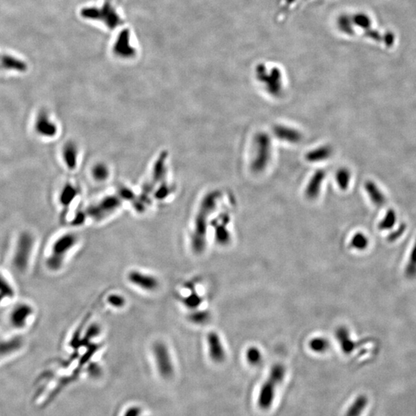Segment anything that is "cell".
Segmentation results:
<instances>
[{
  "label": "cell",
  "mask_w": 416,
  "mask_h": 416,
  "mask_svg": "<svg viewBox=\"0 0 416 416\" xmlns=\"http://www.w3.org/2000/svg\"><path fill=\"white\" fill-rule=\"evenodd\" d=\"M335 338L343 353L351 355L358 347V343L354 341L351 337L349 329L346 327L341 326L335 331Z\"/></svg>",
  "instance_id": "obj_10"
},
{
  "label": "cell",
  "mask_w": 416,
  "mask_h": 416,
  "mask_svg": "<svg viewBox=\"0 0 416 416\" xmlns=\"http://www.w3.org/2000/svg\"><path fill=\"white\" fill-rule=\"evenodd\" d=\"M153 357L156 368L160 377L170 379L175 375V365L170 349L166 343L157 341L152 347Z\"/></svg>",
  "instance_id": "obj_3"
},
{
  "label": "cell",
  "mask_w": 416,
  "mask_h": 416,
  "mask_svg": "<svg viewBox=\"0 0 416 416\" xmlns=\"http://www.w3.org/2000/svg\"><path fill=\"white\" fill-rule=\"evenodd\" d=\"M397 221L396 211L393 209H389L384 216L383 218L379 222L378 228L380 231H389L394 228Z\"/></svg>",
  "instance_id": "obj_18"
},
{
  "label": "cell",
  "mask_w": 416,
  "mask_h": 416,
  "mask_svg": "<svg viewBox=\"0 0 416 416\" xmlns=\"http://www.w3.org/2000/svg\"><path fill=\"white\" fill-rule=\"evenodd\" d=\"M207 342L211 360L216 363L223 362L226 358V352L218 334L215 331L210 332L207 335Z\"/></svg>",
  "instance_id": "obj_8"
},
{
  "label": "cell",
  "mask_w": 416,
  "mask_h": 416,
  "mask_svg": "<svg viewBox=\"0 0 416 416\" xmlns=\"http://www.w3.org/2000/svg\"><path fill=\"white\" fill-rule=\"evenodd\" d=\"M183 303L189 309L194 310L197 309L200 306V305H201L202 299L196 293H191L185 299H184Z\"/></svg>",
  "instance_id": "obj_25"
},
{
  "label": "cell",
  "mask_w": 416,
  "mask_h": 416,
  "mask_svg": "<svg viewBox=\"0 0 416 416\" xmlns=\"http://www.w3.org/2000/svg\"><path fill=\"white\" fill-rule=\"evenodd\" d=\"M384 42L388 46H393L394 43L395 37L393 33H388L383 37Z\"/></svg>",
  "instance_id": "obj_33"
},
{
  "label": "cell",
  "mask_w": 416,
  "mask_h": 416,
  "mask_svg": "<svg viewBox=\"0 0 416 416\" xmlns=\"http://www.w3.org/2000/svg\"><path fill=\"white\" fill-rule=\"evenodd\" d=\"M208 314L203 311L193 313L190 315V320L195 324H204L208 320Z\"/></svg>",
  "instance_id": "obj_30"
},
{
  "label": "cell",
  "mask_w": 416,
  "mask_h": 416,
  "mask_svg": "<svg viewBox=\"0 0 416 416\" xmlns=\"http://www.w3.org/2000/svg\"><path fill=\"white\" fill-rule=\"evenodd\" d=\"M369 399L364 395H360L354 399L346 412V416H361L367 408Z\"/></svg>",
  "instance_id": "obj_14"
},
{
  "label": "cell",
  "mask_w": 416,
  "mask_h": 416,
  "mask_svg": "<svg viewBox=\"0 0 416 416\" xmlns=\"http://www.w3.org/2000/svg\"><path fill=\"white\" fill-rule=\"evenodd\" d=\"M352 22L357 27L360 28L364 29V30H369L372 25V19L365 13H357L356 15L352 18Z\"/></svg>",
  "instance_id": "obj_23"
},
{
  "label": "cell",
  "mask_w": 416,
  "mask_h": 416,
  "mask_svg": "<svg viewBox=\"0 0 416 416\" xmlns=\"http://www.w3.org/2000/svg\"><path fill=\"white\" fill-rule=\"evenodd\" d=\"M352 23H353L352 19L347 16H341L339 21H338V26H339L341 31L349 35L353 34L354 33Z\"/></svg>",
  "instance_id": "obj_28"
},
{
  "label": "cell",
  "mask_w": 416,
  "mask_h": 416,
  "mask_svg": "<svg viewBox=\"0 0 416 416\" xmlns=\"http://www.w3.org/2000/svg\"><path fill=\"white\" fill-rule=\"evenodd\" d=\"M141 410L137 406L131 407L126 410L123 416H140Z\"/></svg>",
  "instance_id": "obj_32"
},
{
  "label": "cell",
  "mask_w": 416,
  "mask_h": 416,
  "mask_svg": "<svg viewBox=\"0 0 416 416\" xmlns=\"http://www.w3.org/2000/svg\"><path fill=\"white\" fill-rule=\"evenodd\" d=\"M33 244L34 240L31 234L23 232L20 234L16 243L13 260V265L19 272H25L28 267L33 253Z\"/></svg>",
  "instance_id": "obj_4"
},
{
  "label": "cell",
  "mask_w": 416,
  "mask_h": 416,
  "mask_svg": "<svg viewBox=\"0 0 416 416\" xmlns=\"http://www.w3.org/2000/svg\"><path fill=\"white\" fill-rule=\"evenodd\" d=\"M405 231H406V225H405V224H401V225L398 227L397 229L395 230L393 232H391V234L388 236V237H387L388 241L391 242V243L396 241L398 239L400 238V237L403 235Z\"/></svg>",
  "instance_id": "obj_29"
},
{
  "label": "cell",
  "mask_w": 416,
  "mask_h": 416,
  "mask_svg": "<svg viewBox=\"0 0 416 416\" xmlns=\"http://www.w3.org/2000/svg\"><path fill=\"white\" fill-rule=\"evenodd\" d=\"M63 157L68 168L70 170L76 168L78 152L75 143L69 142L65 145L63 149Z\"/></svg>",
  "instance_id": "obj_15"
},
{
  "label": "cell",
  "mask_w": 416,
  "mask_h": 416,
  "mask_svg": "<svg viewBox=\"0 0 416 416\" xmlns=\"http://www.w3.org/2000/svg\"><path fill=\"white\" fill-rule=\"evenodd\" d=\"M0 70L23 72L27 70V65L20 59L8 54H0Z\"/></svg>",
  "instance_id": "obj_11"
},
{
  "label": "cell",
  "mask_w": 416,
  "mask_h": 416,
  "mask_svg": "<svg viewBox=\"0 0 416 416\" xmlns=\"http://www.w3.org/2000/svg\"><path fill=\"white\" fill-rule=\"evenodd\" d=\"M246 358L249 364L258 365L262 361V354L258 348L251 347L247 351Z\"/></svg>",
  "instance_id": "obj_22"
},
{
  "label": "cell",
  "mask_w": 416,
  "mask_h": 416,
  "mask_svg": "<svg viewBox=\"0 0 416 416\" xmlns=\"http://www.w3.org/2000/svg\"><path fill=\"white\" fill-rule=\"evenodd\" d=\"M78 241L77 236L74 233H66L59 237L53 243L51 255L46 259V266L53 272L62 268L65 258Z\"/></svg>",
  "instance_id": "obj_1"
},
{
  "label": "cell",
  "mask_w": 416,
  "mask_h": 416,
  "mask_svg": "<svg viewBox=\"0 0 416 416\" xmlns=\"http://www.w3.org/2000/svg\"><path fill=\"white\" fill-rule=\"evenodd\" d=\"M128 280L132 285L148 292L156 291L160 286L157 277L139 270L131 271L128 274Z\"/></svg>",
  "instance_id": "obj_5"
},
{
  "label": "cell",
  "mask_w": 416,
  "mask_h": 416,
  "mask_svg": "<svg viewBox=\"0 0 416 416\" xmlns=\"http://www.w3.org/2000/svg\"><path fill=\"white\" fill-rule=\"evenodd\" d=\"M369 239L364 233L357 232L352 236L350 241V247L352 249L363 252L369 248Z\"/></svg>",
  "instance_id": "obj_17"
},
{
  "label": "cell",
  "mask_w": 416,
  "mask_h": 416,
  "mask_svg": "<svg viewBox=\"0 0 416 416\" xmlns=\"http://www.w3.org/2000/svg\"><path fill=\"white\" fill-rule=\"evenodd\" d=\"M76 195H77V190L72 187V184H66L63 187L61 194H60V203L63 206H68L74 201Z\"/></svg>",
  "instance_id": "obj_21"
},
{
  "label": "cell",
  "mask_w": 416,
  "mask_h": 416,
  "mask_svg": "<svg viewBox=\"0 0 416 416\" xmlns=\"http://www.w3.org/2000/svg\"><path fill=\"white\" fill-rule=\"evenodd\" d=\"M366 36L373 39V40L378 41V42H379V41H382V39H383V37L381 36L380 33H378L376 30H370V29L366 30Z\"/></svg>",
  "instance_id": "obj_31"
},
{
  "label": "cell",
  "mask_w": 416,
  "mask_h": 416,
  "mask_svg": "<svg viewBox=\"0 0 416 416\" xmlns=\"http://www.w3.org/2000/svg\"><path fill=\"white\" fill-rule=\"evenodd\" d=\"M107 302L113 308H121L126 305V299L122 295L113 293L107 296Z\"/></svg>",
  "instance_id": "obj_24"
},
{
  "label": "cell",
  "mask_w": 416,
  "mask_h": 416,
  "mask_svg": "<svg viewBox=\"0 0 416 416\" xmlns=\"http://www.w3.org/2000/svg\"><path fill=\"white\" fill-rule=\"evenodd\" d=\"M364 189L374 205L379 207L385 205L386 203V198L376 183L372 181H368L364 184Z\"/></svg>",
  "instance_id": "obj_13"
},
{
  "label": "cell",
  "mask_w": 416,
  "mask_h": 416,
  "mask_svg": "<svg viewBox=\"0 0 416 416\" xmlns=\"http://www.w3.org/2000/svg\"><path fill=\"white\" fill-rule=\"evenodd\" d=\"M14 296V290L7 280L0 275V302L6 299H10Z\"/></svg>",
  "instance_id": "obj_20"
},
{
  "label": "cell",
  "mask_w": 416,
  "mask_h": 416,
  "mask_svg": "<svg viewBox=\"0 0 416 416\" xmlns=\"http://www.w3.org/2000/svg\"><path fill=\"white\" fill-rule=\"evenodd\" d=\"M405 275L409 280L416 278V237L405 266Z\"/></svg>",
  "instance_id": "obj_16"
},
{
  "label": "cell",
  "mask_w": 416,
  "mask_h": 416,
  "mask_svg": "<svg viewBox=\"0 0 416 416\" xmlns=\"http://www.w3.org/2000/svg\"><path fill=\"white\" fill-rule=\"evenodd\" d=\"M33 313V307L28 304L23 303L16 305L10 313V323L14 328H23L27 325V321Z\"/></svg>",
  "instance_id": "obj_9"
},
{
  "label": "cell",
  "mask_w": 416,
  "mask_h": 416,
  "mask_svg": "<svg viewBox=\"0 0 416 416\" xmlns=\"http://www.w3.org/2000/svg\"><path fill=\"white\" fill-rule=\"evenodd\" d=\"M93 175L95 180L102 181L107 179L109 175V170L106 165L103 163L96 164L93 169Z\"/></svg>",
  "instance_id": "obj_26"
},
{
  "label": "cell",
  "mask_w": 416,
  "mask_h": 416,
  "mask_svg": "<svg viewBox=\"0 0 416 416\" xmlns=\"http://www.w3.org/2000/svg\"><path fill=\"white\" fill-rule=\"evenodd\" d=\"M284 376L285 369L282 364H277L272 368L268 378L260 389L258 399L260 408L267 410L271 408L275 399L276 387L282 382Z\"/></svg>",
  "instance_id": "obj_2"
},
{
  "label": "cell",
  "mask_w": 416,
  "mask_h": 416,
  "mask_svg": "<svg viewBox=\"0 0 416 416\" xmlns=\"http://www.w3.org/2000/svg\"><path fill=\"white\" fill-rule=\"evenodd\" d=\"M35 130L38 134L44 137H54L57 133V125L51 120L47 112L44 110L38 113L35 122Z\"/></svg>",
  "instance_id": "obj_7"
},
{
  "label": "cell",
  "mask_w": 416,
  "mask_h": 416,
  "mask_svg": "<svg viewBox=\"0 0 416 416\" xmlns=\"http://www.w3.org/2000/svg\"><path fill=\"white\" fill-rule=\"evenodd\" d=\"M350 179L351 174L347 169H341L338 172V175H337V181H338V185L343 190L348 188Z\"/></svg>",
  "instance_id": "obj_27"
},
{
  "label": "cell",
  "mask_w": 416,
  "mask_h": 416,
  "mask_svg": "<svg viewBox=\"0 0 416 416\" xmlns=\"http://www.w3.org/2000/svg\"><path fill=\"white\" fill-rule=\"evenodd\" d=\"M309 348L315 353H325L329 349L330 342L323 337H316L309 341Z\"/></svg>",
  "instance_id": "obj_19"
},
{
  "label": "cell",
  "mask_w": 416,
  "mask_h": 416,
  "mask_svg": "<svg viewBox=\"0 0 416 416\" xmlns=\"http://www.w3.org/2000/svg\"><path fill=\"white\" fill-rule=\"evenodd\" d=\"M23 340L20 337H13L10 339L0 340V360L13 355L22 347Z\"/></svg>",
  "instance_id": "obj_12"
},
{
  "label": "cell",
  "mask_w": 416,
  "mask_h": 416,
  "mask_svg": "<svg viewBox=\"0 0 416 416\" xmlns=\"http://www.w3.org/2000/svg\"><path fill=\"white\" fill-rule=\"evenodd\" d=\"M120 205L119 198L107 197L89 208V214L95 221H101L114 212Z\"/></svg>",
  "instance_id": "obj_6"
}]
</instances>
